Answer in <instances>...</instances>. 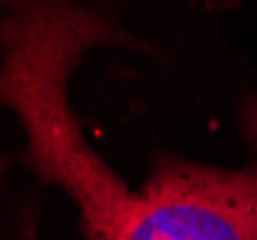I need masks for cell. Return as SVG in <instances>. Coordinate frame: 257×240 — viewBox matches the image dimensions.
Instances as JSON below:
<instances>
[{
  "label": "cell",
  "instance_id": "obj_1",
  "mask_svg": "<svg viewBox=\"0 0 257 240\" xmlns=\"http://www.w3.org/2000/svg\"><path fill=\"white\" fill-rule=\"evenodd\" d=\"M106 20L69 4H14L2 22V98L27 135L29 165L77 202L88 240H257V164L244 171L165 160L131 192L92 152L65 81Z\"/></svg>",
  "mask_w": 257,
  "mask_h": 240
}]
</instances>
